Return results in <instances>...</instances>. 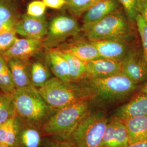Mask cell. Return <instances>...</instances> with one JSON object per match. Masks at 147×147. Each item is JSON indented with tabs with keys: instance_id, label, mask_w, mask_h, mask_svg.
Listing matches in <instances>:
<instances>
[{
	"instance_id": "1",
	"label": "cell",
	"mask_w": 147,
	"mask_h": 147,
	"mask_svg": "<svg viewBox=\"0 0 147 147\" xmlns=\"http://www.w3.org/2000/svg\"><path fill=\"white\" fill-rule=\"evenodd\" d=\"M16 116L21 121L40 128L56 112L32 85L16 89L13 93Z\"/></svg>"
},
{
	"instance_id": "2",
	"label": "cell",
	"mask_w": 147,
	"mask_h": 147,
	"mask_svg": "<svg viewBox=\"0 0 147 147\" xmlns=\"http://www.w3.org/2000/svg\"><path fill=\"white\" fill-rule=\"evenodd\" d=\"M38 90L47 104L55 111L92 97L84 84L64 82L55 76Z\"/></svg>"
},
{
	"instance_id": "3",
	"label": "cell",
	"mask_w": 147,
	"mask_h": 147,
	"mask_svg": "<svg viewBox=\"0 0 147 147\" xmlns=\"http://www.w3.org/2000/svg\"><path fill=\"white\" fill-rule=\"evenodd\" d=\"M109 119L104 111L90 110L64 138L75 147H100Z\"/></svg>"
},
{
	"instance_id": "4",
	"label": "cell",
	"mask_w": 147,
	"mask_h": 147,
	"mask_svg": "<svg viewBox=\"0 0 147 147\" xmlns=\"http://www.w3.org/2000/svg\"><path fill=\"white\" fill-rule=\"evenodd\" d=\"M84 85L92 96L106 102L125 99L138 86L122 73L106 78H88Z\"/></svg>"
},
{
	"instance_id": "5",
	"label": "cell",
	"mask_w": 147,
	"mask_h": 147,
	"mask_svg": "<svg viewBox=\"0 0 147 147\" xmlns=\"http://www.w3.org/2000/svg\"><path fill=\"white\" fill-rule=\"evenodd\" d=\"M88 100H81L56 111L42 126L44 135L67 136L90 111Z\"/></svg>"
},
{
	"instance_id": "6",
	"label": "cell",
	"mask_w": 147,
	"mask_h": 147,
	"mask_svg": "<svg viewBox=\"0 0 147 147\" xmlns=\"http://www.w3.org/2000/svg\"><path fill=\"white\" fill-rule=\"evenodd\" d=\"M129 31L128 19L115 11L89 27L84 32L90 42L124 38Z\"/></svg>"
},
{
	"instance_id": "7",
	"label": "cell",
	"mask_w": 147,
	"mask_h": 147,
	"mask_svg": "<svg viewBox=\"0 0 147 147\" xmlns=\"http://www.w3.org/2000/svg\"><path fill=\"white\" fill-rule=\"evenodd\" d=\"M80 31L79 24L73 18L64 16H56L48 25L43 45L49 48L56 47L68 38L78 35Z\"/></svg>"
},
{
	"instance_id": "8",
	"label": "cell",
	"mask_w": 147,
	"mask_h": 147,
	"mask_svg": "<svg viewBox=\"0 0 147 147\" xmlns=\"http://www.w3.org/2000/svg\"><path fill=\"white\" fill-rule=\"evenodd\" d=\"M128 132L124 122L116 117L109 119L100 147H127Z\"/></svg>"
},
{
	"instance_id": "9",
	"label": "cell",
	"mask_w": 147,
	"mask_h": 147,
	"mask_svg": "<svg viewBox=\"0 0 147 147\" xmlns=\"http://www.w3.org/2000/svg\"><path fill=\"white\" fill-rule=\"evenodd\" d=\"M48 25L44 16L36 18L27 14L21 16L16 24V34L28 38L42 39L46 37Z\"/></svg>"
},
{
	"instance_id": "10",
	"label": "cell",
	"mask_w": 147,
	"mask_h": 147,
	"mask_svg": "<svg viewBox=\"0 0 147 147\" xmlns=\"http://www.w3.org/2000/svg\"><path fill=\"white\" fill-rule=\"evenodd\" d=\"M121 73L129 79L139 84L147 80V65L143 55L129 51L121 61Z\"/></svg>"
},
{
	"instance_id": "11",
	"label": "cell",
	"mask_w": 147,
	"mask_h": 147,
	"mask_svg": "<svg viewBox=\"0 0 147 147\" xmlns=\"http://www.w3.org/2000/svg\"><path fill=\"white\" fill-rule=\"evenodd\" d=\"M43 40L33 38H18L13 46L2 55L8 60L11 58L28 59L43 47Z\"/></svg>"
},
{
	"instance_id": "12",
	"label": "cell",
	"mask_w": 147,
	"mask_h": 147,
	"mask_svg": "<svg viewBox=\"0 0 147 147\" xmlns=\"http://www.w3.org/2000/svg\"><path fill=\"white\" fill-rule=\"evenodd\" d=\"M87 78H102L121 73V61L99 58L86 62Z\"/></svg>"
},
{
	"instance_id": "13",
	"label": "cell",
	"mask_w": 147,
	"mask_h": 147,
	"mask_svg": "<svg viewBox=\"0 0 147 147\" xmlns=\"http://www.w3.org/2000/svg\"><path fill=\"white\" fill-rule=\"evenodd\" d=\"M125 38L89 42L97 49L102 58L121 61L129 51Z\"/></svg>"
},
{
	"instance_id": "14",
	"label": "cell",
	"mask_w": 147,
	"mask_h": 147,
	"mask_svg": "<svg viewBox=\"0 0 147 147\" xmlns=\"http://www.w3.org/2000/svg\"><path fill=\"white\" fill-rule=\"evenodd\" d=\"M119 4L118 0H100L98 1L84 13L82 30L85 31L89 27L116 11Z\"/></svg>"
},
{
	"instance_id": "15",
	"label": "cell",
	"mask_w": 147,
	"mask_h": 147,
	"mask_svg": "<svg viewBox=\"0 0 147 147\" xmlns=\"http://www.w3.org/2000/svg\"><path fill=\"white\" fill-rule=\"evenodd\" d=\"M18 119L19 131L16 147H42L45 136L42 128Z\"/></svg>"
},
{
	"instance_id": "16",
	"label": "cell",
	"mask_w": 147,
	"mask_h": 147,
	"mask_svg": "<svg viewBox=\"0 0 147 147\" xmlns=\"http://www.w3.org/2000/svg\"><path fill=\"white\" fill-rule=\"evenodd\" d=\"M16 89L24 88L31 84V64L28 59L11 58L7 60Z\"/></svg>"
},
{
	"instance_id": "17",
	"label": "cell",
	"mask_w": 147,
	"mask_h": 147,
	"mask_svg": "<svg viewBox=\"0 0 147 147\" xmlns=\"http://www.w3.org/2000/svg\"><path fill=\"white\" fill-rule=\"evenodd\" d=\"M147 116V94L140 93L116 111L114 116L121 119Z\"/></svg>"
},
{
	"instance_id": "18",
	"label": "cell",
	"mask_w": 147,
	"mask_h": 147,
	"mask_svg": "<svg viewBox=\"0 0 147 147\" xmlns=\"http://www.w3.org/2000/svg\"><path fill=\"white\" fill-rule=\"evenodd\" d=\"M45 58L49 67L55 77L64 82H71L68 64L58 50H49Z\"/></svg>"
},
{
	"instance_id": "19",
	"label": "cell",
	"mask_w": 147,
	"mask_h": 147,
	"mask_svg": "<svg viewBox=\"0 0 147 147\" xmlns=\"http://www.w3.org/2000/svg\"><path fill=\"white\" fill-rule=\"evenodd\" d=\"M121 120L124 122L128 132L129 144L147 138V116H138Z\"/></svg>"
},
{
	"instance_id": "20",
	"label": "cell",
	"mask_w": 147,
	"mask_h": 147,
	"mask_svg": "<svg viewBox=\"0 0 147 147\" xmlns=\"http://www.w3.org/2000/svg\"><path fill=\"white\" fill-rule=\"evenodd\" d=\"M58 50L68 63L71 82H77L87 78V72L86 62L63 50Z\"/></svg>"
},
{
	"instance_id": "21",
	"label": "cell",
	"mask_w": 147,
	"mask_h": 147,
	"mask_svg": "<svg viewBox=\"0 0 147 147\" xmlns=\"http://www.w3.org/2000/svg\"><path fill=\"white\" fill-rule=\"evenodd\" d=\"M19 131V119L16 116L0 124V144L16 147Z\"/></svg>"
},
{
	"instance_id": "22",
	"label": "cell",
	"mask_w": 147,
	"mask_h": 147,
	"mask_svg": "<svg viewBox=\"0 0 147 147\" xmlns=\"http://www.w3.org/2000/svg\"><path fill=\"white\" fill-rule=\"evenodd\" d=\"M62 50L71 53L84 62L102 58L97 49L90 42L72 44L68 46L67 49Z\"/></svg>"
},
{
	"instance_id": "23",
	"label": "cell",
	"mask_w": 147,
	"mask_h": 147,
	"mask_svg": "<svg viewBox=\"0 0 147 147\" xmlns=\"http://www.w3.org/2000/svg\"><path fill=\"white\" fill-rule=\"evenodd\" d=\"M52 78L47 66L41 61H36L31 64V84L38 89L43 87Z\"/></svg>"
},
{
	"instance_id": "24",
	"label": "cell",
	"mask_w": 147,
	"mask_h": 147,
	"mask_svg": "<svg viewBox=\"0 0 147 147\" xmlns=\"http://www.w3.org/2000/svg\"><path fill=\"white\" fill-rule=\"evenodd\" d=\"M16 116L12 94L0 92V124Z\"/></svg>"
},
{
	"instance_id": "25",
	"label": "cell",
	"mask_w": 147,
	"mask_h": 147,
	"mask_svg": "<svg viewBox=\"0 0 147 147\" xmlns=\"http://www.w3.org/2000/svg\"><path fill=\"white\" fill-rule=\"evenodd\" d=\"M20 16L11 0H0V23L16 21Z\"/></svg>"
},
{
	"instance_id": "26",
	"label": "cell",
	"mask_w": 147,
	"mask_h": 147,
	"mask_svg": "<svg viewBox=\"0 0 147 147\" xmlns=\"http://www.w3.org/2000/svg\"><path fill=\"white\" fill-rule=\"evenodd\" d=\"M100 0H66L67 8L73 16H80Z\"/></svg>"
},
{
	"instance_id": "27",
	"label": "cell",
	"mask_w": 147,
	"mask_h": 147,
	"mask_svg": "<svg viewBox=\"0 0 147 147\" xmlns=\"http://www.w3.org/2000/svg\"><path fill=\"white\" fill-rule=\"evenodd\" d=\"M0 89L2 92L9 94H13L16 90L13 79L8 65L0 74Z\"/></svg>"
},
{
	"instance_id": "28",
	"label": "cell",
	"mask_w": 147,
	"mask_h": 147,
	"mask_svg": "<svg viewBox=\"0 0 147 147\" xmlns=\"http://www.w3.org/2000/svg\"><path fill=\"white\" fill-rule=\"evenodd\" d=\"M135 22L142 42L143 57L147 65V24L139 13L136 18Z\"/></svg>"
},
{
	"instance_id": "29",
	"label": "cell",
	"mask_w": 147,
	"mask_h": 147,
	"mask_svg": "<svg viewBox=\"0 0 147 147\" xmlns=\"http://www.w3.org/2000/svg\"><path fill=\"white\" fill-rule=\"evenodd\" d=\"M123 6L128 20L130 22L135 21L138 14V0H118Z\"/></svg>"
},
{
	"instance_id": "30",
	"label": "cell",
	"mask_w": 147,
	"mask_h": 147,
	"mask_svg": "<svg viewBox=\"0 0 147 147\" xmlns=\"http://www.w3.org/2000/svg\"><path fill=\"white\" fill-rule=\"evenodd\" d=\"M15 30L6 32L0 34V55L11 48L18 38Z\"/></svg>"
},
{
	"instance_id": "31",
	"label": "cell",
	"mask_w": 147,
	"mask_h": 147,
	"mask_svg": "<svg viewBox=\"0 0 147 147\" xmlns=\"http://www.w3.org/2000/svg\"><path fill=\"white\" fill-rule=\"evenodd\" d=\"M42 147H75L64 137L58 136H45Z\"/></svg>"
},
{
	"instance_id": "32",
	"label": "cell",
	"mask_w": 147,
	"mask_h": 147,
	"mask_svg": "<svg viewBox=\"0 0 147 147\" xmlns=\"http://www.w3.org/2000/svg\"><path fill=\"white\" fill-rule=\"evenodd\" d=\"M47 8V7L42 1H33L27 6L26 14L33 17L40 18L44 16Z\"/></svg>"
},
{
	"instance_id": "33",
	"label": "cell",
	"mask_w": 147,
	"mask_h": 147,
	"mask_svg": "<svg viewBox=\"0 0 147 147\" xmlns=\"http://www.w3.org/2000/svg\"><path fill=\"white\" fill-rule=\"evenodd\" d=\"M42 1L47 7L55 9H60L67 5L66 0H42Z\"/></svg>"
},
{
	"instance_id": "34",
	"label": "cell",
	"mask_w": 147,
	"mask_h": 147,
	"mask_svg": "<svg viewBox=\"0 0 147 147\" xmlns=\"http://www.w3.org/2000/svg\"><path fill=\"white\" fill-rule=\"evenodd\" d=\"M138 11L147 24V0H138Z\"/></svg>"
},
{
	"instance_id": "35",
	"label": "cell",
	"mask_w": 147,
	"mask_h": 147,
	"mask_svg": "<svg viewBox=\"0 0 147 147\" xmlns=\"http://www.w3.org/2000/svg\"><path fill=\"white\" fill-rule=\"evenodd\" d=\"M16 21H10L0 23V34L6 32L15 30Z\"/></svg>"
},
{
	"instance_id": "36",
	"label": "cell",
	"mask_w": 147,
	"mask_h": 147,
	"mask_svg": "<svg viewBox=\"0 0 147 147\" xmlns=\"http://www.w3.org/2000/svg\"><path fill=\"white\" fill-rule=\"evenodd\" d=\"M127 147H147V138L137 142L130 143L128 145Z\"/></svg>"
},
{
	"instance_id": "37",
	"label": "cell",
	"mask_w": 147,
	"mask_h": 147,
	"mask_svg": "<svg viewBox=\"0 0 147 147\" xmlns=\"http://www.w3.org/2000/svg\"><path fill=\"white\" fill-rule=\"evenodd\" d=\"M7 65V61L2 55H0V74Z\"/></svg>"
},
{
	"instance_id": "38",
	"label": "cell",
	"mask_w": 147,
	"mask_h": 147,
	"mask_svg": "<svg viewBox=\"0 0 147 147\" xmlns=\"http://www.w3.org/2000/svg\"><path fill=\"white\" fill-rule=\"evenodd\" d=\"M140 93L147 94V80L146 82V84L143 86V87H142V89L141 90V92Z\"/></svg>"
},
{
	"instance_id": "39",
	"label": "cell",
	"mask_w": 147,
	"mask_h": 147,
	"mask_svg": "<svg viewBox=\"0 0 147 147\" xmlns=\"http://www.w3.org/2000/svg\"><path fill=\"white\" fill-rule=\"evenodd\" d=\"M0 147H7V146H6L5 145H3V144H0Z\"/></svg>"
}]
</instances>
